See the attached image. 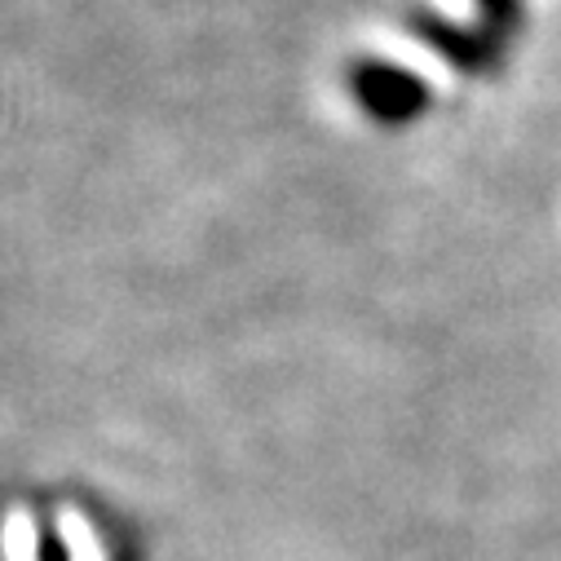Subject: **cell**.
Segmentation results:
<instances>
[{
	"label": "cell",
	"instance_id": "obj_1",
	"mask_svg": "<svg viewBox=\"0 0 561 561\" xmlns=\"http://www.w3.org/2000/svg\"><path fill=\"white\" fill-rule=\"evenodd\" d=\"M350 89H354L358 106L371 119L389 124V128H398V124H407V119L430 111V84L420 76H411L407 67H393V62H380V58L354 62Z\"/></svg>",
	"mask_w": 561,
	"mask_h": 561
},
{
	"label": "cell",
	"instance_id": "obj_2",
	"mask_svg": "<svg viewBox=\"0 0 561 561\" xmlns=\"http://www.w3.org/2000/svg\"><path fill=\"white\" fill-rule=\"evenodd\" d=\"M407 27H411L420 41H425V45H434L443 62H451V67H460V71H469V76L495 71L500 58H504V45H500V41H491L486 32L456 27L451 19H438V14H411Z\"/></svg>",
	"mask_w": 561,
	"mask_h": 561
},
{
	"label": "cell",
	"instance_id": "obj_3",
	"mask_svg": "<svg viewBox=\"0 0 561 561\" xmlns=\"http://www.w3.org/2000/svg\"><path fill=\"white\" fill-rule=\"evenodd\" d=\"M54 530H58V539H62L67 561H111L106 548H102V535L93 530V522H89L76 504H62V508L54 513Z\"/></svg>",
	"mask_w": 561,
	"mask_h": 561
},
{
	"label": "cell",
	"instance_id": "obj_4",
	"mask_svg": "<svg viewBox=\"0 0 561 561\" xmlns=\"http://www.w3.org/2000/svg\"><path fill=\"white\" fill-rule=\"evenodd\" d=\"M0 557L5 561H41V530L27 504H14L0 526Z\"/></svg>",
	"mask_w": 561,
	"mask_h": 561
},
{
	"label": "cell",
	"instance_id": "obj_5",
	"mask_svg": "<svg viewBox=\"0 0 561 561\" xmlns=\"http://www.w3.org/2000/svg\"><path fill=\"white\" fill-rule=\"evenodd\" d=\"M478 10H482V32L500 45L522 27V0H478Z\"/></svg>",
	"mask_w": 561,
	"mask_h": 561
}]
</instances>
